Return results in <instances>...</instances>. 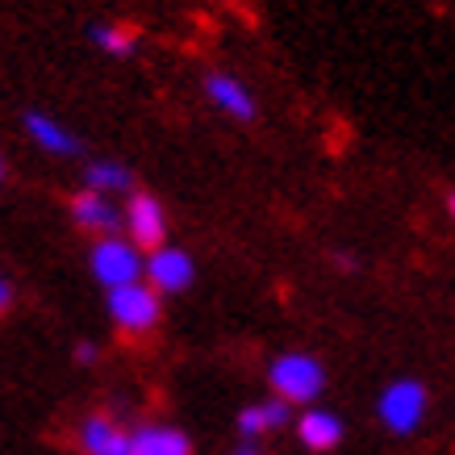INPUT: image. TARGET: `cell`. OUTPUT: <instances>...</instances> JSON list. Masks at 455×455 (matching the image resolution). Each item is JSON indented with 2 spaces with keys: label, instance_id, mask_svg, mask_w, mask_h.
<instances>
[{
  "label": "cell",
  "instance_id": "obj_18",
  "mask_svg": "<svg viewBox=\"0 0 455 455\" xmlns=\"http://www.w3.org/2000/svg\"><path fill=\"white\" fill-rule=\"evenodd\" d=\"M235 455H255V451H251V447H243V451H235Z\"/></svg>",
  "mask_w": 455,
  "mask_h": 455
},
{
  "label": "cell",
  "instance_id": "obj_13",
  "mask_svg": "<svg viewBox=\"0 0 455 455\" xmlns=\"http://www.w3.org/2000/svg\"><path fill=\"white\" fill-rule=\"evenodd\" d=\"M26 130H29V139L38 142V147H46L51 155H76L80 151V142L71 139L59 122H51L46 113H26Z\"/></svg>",
  "mask_w": 455,
  "mask_h": 455
},
{
  "label": "cell",
  "instance_id": "obj_2",
  "mask_svg": "<svg viewBox=\"0 0 455 455\" xmlns=\"http://www.w3.org/2000/svg\"><path fill=\"white\" fill-rule=\"evenodd\" d=\"M109 314L122 331L142 334L159 322V297H155V289L134 280V284H122V289H109Z\"/></svg>",
  "mask_w": 455,
  "mask_h": 455
},
{
  "label": "cell",
  "instance_id": "obj_15",
  "mask_svg": "<svg viewBox=\"0 0 455 455\" xmlns=\"http://www.w3.org/2000/svg\"><path fill=\"white\" fill-rule=\"evenodd\" d=\"M88 184L92 193H113V188H130V172L117 164H92L88 167Z\"/></svg>",
  "mask_w": 455,
  "mask_h": 455
},
{
  "label": "cell",
  "instance_id": "obj_10",
  "mask_svg": "<svg viewBox=\"0 0 455 455\" xmlns=\"http://www.w3.org/2000/svg\"><path fill=\"white\" fill-rule=\"evenodd\" d=\"M71 218L80 221L84 230H117V226H122V213H117L100 193H92V188L71 201Z\"/></svg>",
  "mask_w": 455,
  "mask_h": 455
},
{
  "label": "cell",
  "instance_id": "obj_9",
  "mask_svg": "<svg viewBox=\"0 0 455 455\" xmlns=\"http://www.w3.org/2000/svg\"><path fill=\"white\" fill-rule=\"evenodd\" d=\"M80 443L88 455H130V435L109 418H88L80 430Z\"/></svg>",
  "mask_w": 455,
  "mask_h": 455
},
{
  "label": "cell",
  "instance_id": "obj_11",
  "mask_svg": "<svg viewBox=\"0 0 455 455\" xmlns=\"http://www.w3.org/2000/svg\"><path fill=\"white\" fill-rule=\"evenodd\" d=\"M289 422V401H259V405H247L243 414H238V430L247 435V439H259L263 430H280Z\"/></svg>",
  "mask_w": 455,
  "mask_h": 455
},
{
  "label": "cell",
  "instance_id": "obj_7",
  "mask_svg": "<svg viewBox=\"0 0 455 455\" xmlns=\"http://www.w3.org/2000/svg\"><path fill=\"white\" fill-rule=\"evenodd\" d=\"M205 92L221 113H230V117H238V122H251V117H255V100H251V92L235 80V76L213 71V76L205 80Z\"/></svg>",
  "mask_w": 455,
  "mask_h": 455
},
{
  "label": "cell",
  "instance_id": "obj_17",
  "mask_svg": "<svg viewBox=\"0 0 455 455\" xmlns=\"http://www.w3.org/2000/svg\"><path fill=\"white\" fill-rule=\"evenodd\" d=\"M76 359H80V363H92V359H97V347H92V343H80V347H76Z\"/></svg>",
  "mask_w": 455,
  "mask_h": 455
},
{
  "label": "cell",
  "instance_id": "obj_4",
  "mask_svg": "<svg viewBox=\"0 0 455 455\" xmlns=\"http://www.w3.org/2000/svg\"><path fill=\"white\" fill-rule=\"evenodd\" d=\"M142 272L139 247H130L122 238H100L92 247V276L105 284V289H122V284H134Z\"/></svg>",
  "mask_w": 455,
  "mask_h": 455
},
{
  "label": "cell",
  "instance_id": "obj_20",
  "mask_svg": "<svg viewBox=\"0 0 455 455\" xmlns=\"http://www.w3.org/2000/svg\"><path fill=\"white\" fill-rule=\"evenodd\" d=\"M0 180H4V164H0Z\"/></svg>",
  "mask_w": 455,
  "mask_h": 455
},
{
  "label": "cell",
  "instance_id": "obj_16",
  "mask_svg": "<svg viewBox=\"0 0 455 455\" xmlns=\"http://www.w3.org/2000/svg\"><path fill=\"white\" fill-rule=\"evenodd\" d=\"M9 305H13V284H9V280H0V314H4Z\"/></svg>",
  "mask_w": 455,
  "mask_h": 455
},
{
  "label": "cell",
  "instance_id": "obj_8",
  "mask_svg": "<svg viewBox=\"0 0 455 455\" xmlns=\"http://www.w3.org/2000/svg\"><path fill=\"white\" fill-rule=\"evenodd\" d=\"M130 455H193V443L176 427H142L130 435Z\"/></svg>",
  "mask_w": 455,
  "mask_h": 455
},
{
  "label": "cell",
  "instance_id": "obj_5",
  "mask_svg": "<svg viewBox=\"0 0 455 455\" xmlns=\"http://www.w3.org/2000/svg\"><path fill=\"white\" fill-rule=\"evenodd\" d=\"M130 243L139 251H159L164 247V235H167V218H164V205L155 196L139 193L130 201Z\"/></svg>",
  "mask_w": 455,
  "mask_h": 455
},
{
  "label": "cell",
  "instance_id": "obj_1",
  "mask_svg": "<svg viewBox=\"0 0 455 455\" xmlns=\"http://www.w3.org/2000/svg\"><path fill=\"white\" fill-rule=\"evenodd\" d=\"M267 380H272L280 401H314L322 393V385H326V372H322V363L314 355L289 351V355H280L267 368Z\"/></svg>",
  "mask_w": 455,
  "mask_h": 455
},
{
  "label": "cell",
  "instance_id": "obj_6",
  "mask_svg": "<svg viewBox=\"0 0 455 455\" xmlns=\"http://www.w3.org/2000/svg\"><path fill=\"white\" fill-rule=\"evenodd\" d=\"M147 276H151V289H164V292H184L193 284V259L176 247H159L147 259Z\"/></svg>",
  "mask_w": 455,
  "mask_h": 455
},
{
  "label": "cell",
  "instance_id": "obj_19",
  "mask_svg": "<svg viewBox=\"0 0 455 455\" xmlns=\"http://www.w3.org/2000/svg\"><path fill=\"white\" fill-rule=\"evenodd\" d=\"M451 218H455V196H451Z\"/></svg>",
  "mask_w": 455,
  "mask_h": 455
},
{
  "label": "cell",
  "instance_id": "obj_14",
  "mask_svg": "<svg viewBox=\"0 0 455 455\" xmlns=\"http://www.w3.org/2000/svg\"><path fill=\"white\" fill-rule=\"evenodd\" d=\"M88 38L97 42L100 51H109V55H130L134 46H139V34L130 26H109V21H97V26H88Z\"/></svg>",
  "mask_w": 455,
  "mask_h": 455
},
{
  "label": "cell",
  "instance_id": "obj_12",
  "mask_svg": "<svg viewBox=\"0 0 455 455\" xmlns=\"http://www.w3.org/2000/svg\"><path fill=\"white\" fill-rule=\"evenodd\" d=\"M297 435H301V443L309 447V451H331L334 443L343 439V422H339L334 414L314 410V414H305L301 422H297Z\"/></svg>",
  "mask_w": 455,
  "mask_h": 455
},
{
  "label": "cell",
  "instance_id": "obj_3",
  "mask_svg": "<svg viewBox=\"0 0 455 455\" xmlns=\"http://www.w3.org/2000/svg\"><path fill=\"white\" fill-rule=\"evenodd\" d=\"M427 414V388L418 380H393V385L380 393V422L397 435H410V430L422 422Z\"/></svg>",
  "mask_w": 455,
  "mask_h": 455
}]
</instances>
